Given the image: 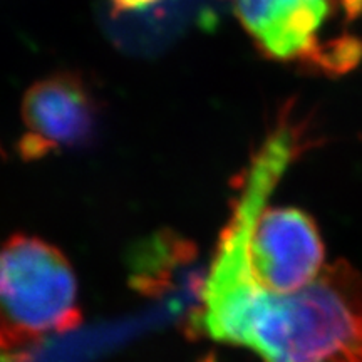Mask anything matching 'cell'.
<instances>
[{"label": "cell", "mask_w": 362, "mask_h": 362, "mask_svg": "<svg viewBox=\"0 0 362 362\" xmlns=\"http://www.w3.org/2000/svg\"><path fill=\"white\" fill-rule=\"evenodd\" d=\"M255 282L272 296H288L322 274L324 243L310 215L296 206L264 208L248 242Z\"/></svg>", "instance_id": "obj_3"}, {"label": "cell", "mask_w": 362, "mask_h": 362, "mask_svg": "<svg viewBox=\"0 0 362 362\" xmlns=\"http://www.w3.org/2000/svg\"><path fill=\"white\" fill-rule=\"evenodd\" d=\"M238 19L264 51L277 59H309L327 0H233Z\"/></svg>", "instance_id": "obj_5"}, {"label": "cell", "mask_w": 362, "mask_h": 362, "mask_svg": "<svg viewBox=\"0 0 362 362\" xmlns=\"http://www.w3.org/2000/svg\"><path fill=\"white\" fill-rule=\"evenodd\" d=\"M317 66L334 74H342L356 67L362 59V42L354 37H342L334 40L325 47H319L310 56Z\"/></svg>", "instance_id": "obj_6"}, {"label": "cell", "mask_w": 362, "mask_h": 362, "mask_svg": "<svg viewBox=\"0 0 362 362\" xmlns=\"http://www.w3.org/2000/svg\"><path fill=\"white\" fill-rule=\"evenodd\" d=\"M78 280L64 253L13 235L0 245V320L17 334L45 336L79 324Z\"/></svg>", "instance_id": "obj_2"}, {"label": "cell", "mask_w": 362, "mask_h": 362, "mask_svg": "<svg viewBox=\"0 0 362 362\" xmlns=\"http://www.w3.org/2000/svg\"><path fill=\"white\" fill-rule=\"evenodd\" d=\"M0 362H2V361H0Z\"/></svg>", "instance_id": "obj_7"}, {"label": "cell", "mask_w": 362, "mask_h": 362, "mask_svg": "<svg viewBox=\"0 0 362 362\" xmlns=\"http://www.w3.org/2000/svg\"><path fill=\"white\" fill-rule=\"evenodd\" d=\"M96 115L93 94L81 79L54 74L37 81L22 103V155L33 160L56 149L83 146L93 138Z\"/></svg>", "instance_id": "obj_4"}, {"label": "cell", "mask_w": 362, "mask_h": 362, "mask_svg": "<svg viewBox=\"0 0 362 362\" xmlns=\"http://www.w3.org/2000/svg\"><path fill=\"white\" fill-rule=\"evenodd\" d=\"M216 341L264 362H362V279L337 264L288 296L253 287L221 320Z\"/></svg>", "instance_id": "obj_1"}]
</instances>
